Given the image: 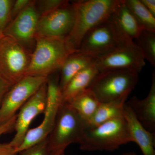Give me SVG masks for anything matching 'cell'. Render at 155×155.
I'll use <instances>...</instances> for the list:
<instances>
[{"instance_id": "17", "label": "cell", "mask_w": 155, "mask_h": 155, "mask_svg": "<svg viewBox=\"0 0 155 155\" xmlns=\"http://www.w3.org/2000/svg\"><path fill=\"white\" fill-rule=\"evenodd\" d=\"M95 61L69 81L62 91V103L68 102L88 88L94 78L100 72L96 65Z\"/></svg>"}, {"instance_id": "16", "label": "cell", "mask_w": 155, "mask_h": 155, "mask_svg": "<svg viewBox=\"0 0 155 155\" xmlns=\"http://www.w3.org/2000/svg\"><path fill=\"white\" fill-rule=\"evenodd\" d=\"M110 19L120 31L131 40L137 38L143 30L125 4V0L119 1Z\"/></svg>"}, {"instance_id": "31", "label": "cell", "mask_w": 155, "mask_h": 155, "mask_svg": "<svg viewBox=\"0 0 155 155\" xmlns=\"http://www.w3.org/2000/svg\"><path fill=\"white\" fill-rule=\"evenodd\" d=\"M122 155H137L136 153L134 152H130L126 153L123 154Z\"/></svg>"}, {"instance_id": "25", "label": "cell", "mask_w": 155, "mask_h": 155, "mask_svg": "<svg viewBox=\"0 0 155 155\" xmlns=\"http://www.w3.org/2000/svg\"><path fill=\"white\" fill-rule=\"evenodd\" d=\"M19 155H51L48 137L36 144L21 151Z\"/></svg>"}, {"instance_id": "19", "label": "cell", "mask_w": 155, "mask_h": 155, "mask_svg": "<svg viewBox=\"0 0 155 155\" xmlns=\"http://www.w3.org/2000/svg\"><path fill=\"white\" fill-rule=\"evenodd\" d=\"M127 97L113 101L100 103L95 113L87 123L88 126H95L123 115L124 105Z\"/></svg>"}, {"instance_id": "18", "label": "cell", "mask_w": 155, "mask_h": 155, "mask_svg": "<svg viewBox=\"0 0 155 155\" xmlns=\"http://www.w3.org/2000/svg\"><path fill=\"white\" fill-rule=\"evenodd\" d=\"M96 59L78 52L70 54L65 60L60 70L59 85L61 91L72 78L92 64Z\"/></svg>"}, {"instance_id": "21", "label": "cell", "mask_w": 155, "mask_h": 155, "mask_svg": "<svg viewBox=\"0 0 155 155\" xmlns=\"http://www.w3.org/2000/svg\"><path fill=\"white\" fill-rule=\"evenodd\" d=\"M142 29L155 31V17L148 11L140 0H125Z\"/></svg>"}, {"instance_id": "24", "label": "cell", "mask_w": 155, "mask_h": 155, "mask_svg": "<svg viewBox=\"0 0 155 155\" xmlns=\"http://www.w3.org/2000/svg\"><path fill=\"white\" fill-rule=\"evenodd\" d=\"M65 0H39L35 1V5L40 16L52 11L64 5Z\"/></svg>"}, {"instance_id": "20", "label": "cell", "mask_w": 155, "mask_h": 155, "mask_svg": "<svg viewBox=\"0 0 155 155\" xmlns=\"http://www.w3.org/2000/svg\"><path fill=\"white\" fill-rule=\"evenodd\" d=\"M67 103L86 123L94 115L100 104L96 97L88 89Z\"/></svg>"}, {"instance_id": "9", "label": "cell", "mask_w": 155, "mask_h": 155, "mask_svg": "<svg viewBox=\"0 0 155 155\" xmlns=\"http://www.w3.org/2000/svg\"><path fill=\"white\" fill-rule=\"evenodd\" d=\"M47 79V77L25 75L12 85L4 97L0 107V125L15 116Z\"/></svg>"}, {"instance_id": "3", "label": "cell", "mask_w": 155, "mask_h": 155, "mask_svg": "<svg viewBox=\"0 0 155 155\" xmlns=\"http://www.w3.org/2000/svg\"><path fill=\"white\" fill-rule=\"evenodd\" d=\"M120 0H81L75 1L74 26L67 39L78 51L84 37L87 32L110 18Z\"/></svg>"}, {"instance_id": "7", "label": "cell", "mask_w": 155, "mask_h": 155, "mask_svg": "<svg viewBox=\"0 0 155 155\" xmlns=\"http://www.w3.org/2000/svg\"><path fill=\"white\" fill-rule=\"evenodd\" d=\"M31 53L11 37L0 39V76L11 85L26 75Z\"/></svg>"}, {"instance_id": "30", "label": "cell", "mask_w": 155, "mask_h": 155, "mask_svg": "<svg viewBox=\"0 0 155 155\" xmlns=\"http://www.w3.org/2000/svg\"><path fill=\"white\" fill-rule=\"evenodd\" d=\"M140 2L147 10L155 17V0H140Z\"/></svg>"}, {"instance_id": "14", "label": "cell", "mask_w": 155, "mask_h": 155, "mask_svg": "<svg viewBox=\"0 0 155 155\" xmlns=\"http://www.w3.org/2000/svg\"><path fill=\"white\" fill-rule=\"evenodd\" d=\"M133 112L137 119L147 130H155V73L153 71L151 85L147 96L142 100L131 97L125 102Z\"/></svg>"}, {"instance_id": "23", "label": "cell", "mask_w": 155, "mask_h": 155, "mask_svg": "<svg viewBox=\"0 0 155 155\" xmlns=\"http://www.w3.org/2000/svg\"><path fill=\"white\" fill-rule=\"evenodd\" d=\"M13 0H0V39L4 36V31L11 21V8Z\"/></svg>"}, {"instance_id": "10", "label": "cell", "mask_w": 155, "mask_h": 155, "mask_svg": "<svg viewBox=\"0 0 155 155\" xmlns=\"http://www.w3.org/2000/svg\"><path fill=\"white\" fill-rule=\"evenodd\" d=\"M75 17L74 2L67 1L54 11L40 16L36 38H66L72 31Z\"/></svg>"}, {"instance_id": "27", "label": "cell", "mask_w": 155, "mask_h": 155, "mask_svg": "<svg viewBox=\"0 0 155 155\" xmlns=\"http://www.w3.org/2000/svg\"><path fill=\"white\" fill-rule=\"evenodd\" d=\"M17 114L8 121L0 125V137L14 130Z\"/></svg>"}, {"instance_id": "32", "label": "cell", "mask_w": 155, "mask_h": 155, "mask_svg": "<svg viewBox=\"0 0 155 155\" xmlns=\"http://www.w3.org/2000/svg\"><path fill=\"white\" fill-rule=\"evenodd\" d=\"M51 155H65L64 152L58 153L51 154Z\"/></svg>"}, {"instance_id": "12", "label": "cell", "mask_w": 155, "mask_h": 155, "mask_svg": "<svg viewBox=\"0 0 155 155\" xmlns=\"http://www.w3.org/2000/svg\"><path fill=\"white\" fill-rule=\"evenodd\" d=\"M95 63L99 72L123 69L138 73L146 65L142 53L133 41L97 58Z\"/></svg>"}, {"instance_id": "26", "label": "cell", "mask_w": 155, "mask_h": 155, "mask_svg": "<svg viewBox=\"0 0 155 155\" xmlns=\"http://www.w3.org/2000/svg\"><path fill=\"white\" fill-rule=\"evenodd\" d=\"M31 0H16L14 1L11 8V21L15 19L31 3Z\"/></svg>"}, {"instance_id": "28", "label": "cell", "mask_w": 155, "mask_h": 155, "mask_svg": "<svg viewBox=\"0 0 155 155\" xmlns=\"http://www.w3.org/2000/svg\"><path fill=\"white\" fill-rule=\"evenodd\" d=\"M12 86V85L0 76V107L2 105L4 97Z\"/></svg>"}, {"instance_id": "6", "label": "cell", "mask_w": 155, "mask_h": 155, "mask_svg": "<svg viewBox=\"0 0 155 155\" xmlns=\"http://www.w3.org/2000/svg\"><path fill=\"white\" fill-rule=\"evenodd\" d=\"M133 41L126 37L109 18L89 31L77 52L97 59Z\"/></svg>"}, {"instance_id": "15", "label": "cell", "mask_w": 155, "mask_h": 155, "mask_svg": "<svg viewBox=\"0 0 155 155\" xmlns=\"http://www.w3.org/2000/svg\"><path fill=\"white\" fill-rule=\"evenodd\" d=\"M123 116L127 122L132 142L137 143L143 155H155V135L139 122L130 108L125 103Z\"/></svg>"}, {"instance_id": "29", "label": "cell", "mask_w": 155, "mask_h": 155, "mask_svg": "<svg viewBox=\"0 0 155 155\" xmlns=\"http://www.w3.org/2000/svg\"><path fill=\"white\" fill-rule=\"evenodd\" d=\"M9 143H0V155H17Z\"/></svg>"}, {"instance_id": "22", "label": "cell", "mask_w": 155, "mask_h": 155, "mask_svg": "<svg viewBox=\"0 0 155 155\" xmlns=\"http://www.w3.org/2000/svg\"><path fill=\"white\" fill-rule=\"evenodd\" d=\"M136 39V44L141 51L145 60L155 67V31L143 29Z\"/></svg>"}, {"instance_id": "4", "label": "cell", "mask_w": 155, "mask_h": 155, "mask_svg": "<svg viewBox=\"0 0 155 155\" xmlns=\"http://www.w3.org/2000/svg\"><path fill=\"white\" fill-rule=\"evenodd\" d=\"M87 125L68 103H62L48 136L51 154L65 152L72 143H80Z\"/></svg>"}, {"instance_id": "13", "label": "cell", "mask_w": 155, "mask_h": 155, "mask_svg": "<svg viewBox=\"0 0 155 155\" xmlns=\"http://www.w3.org/2000/svg\"><path fill=\"white\" fill-rule=\"evenodd\" d=\"M47 104V81L22 106L17 114L14 130L16 134L9 142L15 149L21 144L34 119L44 114Z\"/></svg>"}, {"instance_id": "1", "label": "cell", "mask_w": 155, "mask_h": 155, "mask_svg": "<svg viewBox=\"0 0 155 155\" xmlns=\"http://www.w3.org/2000/svg\"><path fill=\"white\" fill-rule=\"evenodd\" d=\"M76 52L67 38L36 37L25 75L48 77L60 71L67 58Z\"/></svg>"}, {"instance_id": "11", "label": "cell", "mask_w": 155, "mask_h": 155, "mask_svg": "<svg viewBox=\"0 0 155 155\" xmlns=\"http://www.w3.org/2000/svg\"><path fill=\"white\" fill-rule=\"evenodd\" d=\"M40 15L35 5V1L7 26L4 35L11 37L32 54L36 43L37 27Z\"/></svg>"}, {"instance_id": "2", "label": "cell", "mask_w": 155, "mask_h": 155, "mask_svg": "<svg viewBox=\"0 0 155 155\" xmlns=\"http://www.w3.org/2000/svg\"><path fill=\"white\" fill-rule=\"evenodd\" d=\"M132 142L126 120L122 116L95 126L87 125L81 142L85 151H113Z\"/></svg>"}, {"instance_id": "8", "label": "cell", "mask_w": 155, "mask_h": 155, "mask_svg": "<svg viewBox=\"0 0 155 155\" xmlns=\"http://www.w3.org/2000/svg\"><path fill=\"white\" fill-rule=\"evenodd\" d=\"M50 75L47 80V104L43 120L37 127L29 129L22 143L15 150L17 153L47 137L54 127L62 104V91L59 85L60 75Z\"/></svg>"}, {"instance_id": "5", "label": "cell", "mask_w": 155, "mask_h": 155, "mask_svg": "<svg viewBox=\"0 0 155 155\" xmlns=\"http://www.w3.org/2000/svg\"><path fill=\"white\" fill-rule=\"evenodd\" d=\"M138 80V73L134 71L105 70L99 72L87 89L100 103L108 102L127 97Z\"/></svg>"}]
</instances>
